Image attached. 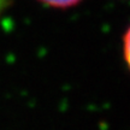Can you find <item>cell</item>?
<instances>
[{"label":"cell","mask_w":130,"mask_h":130,"mask_svg":"<svg viewBox=\"0 0 130 130\" xmlns=\"http://www.w3.org/2000/svg\"><path fill=\"white\" fill-rule=\"evenodd\" d=\"M124 58L130 69V28L128 29L125 36H124Z\"/></svg>","instance_id":"cell-2"},{"label":"cell","mask_w":130,"mask_h":130,"mask_svg":"<svg viewBox=\"0 0 130 130\" xmlns=\"http://www.w3.org/2000/svg\"><path fill=\"white\" fill-rule=\"evenodd\" d=\"M7 1H9V0H0V13L3 12V10L5 9V6L7 5Z\"/></svg>","instance_id":"cell-3"},{"label":"cell","mask_w":130,"mask_h":130,"mask_svg":"<svg viewBox=\"0 0 130 130\" xmlns=\"http://www.w3.org/2000/svg\"><path fill=\"white\" fill-rule=\"evenodd\" d=\"M41 3L53 6V7H70V6H74V5L78 4L81 0H40Z\"/></svg>","instance_id":"cell-1"}]
</instances>
